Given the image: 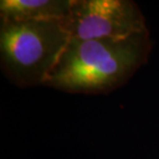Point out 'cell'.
<instances>
[{
    "label": "cell",
    "instance_id": "cell-1",
    "mask_svg": "<svg viewBox=\"0 0 159 159\" xmlns=\"http://www.w3.org/2000/svg\"><path fill=\"white\" fill-rule=\"evenodd\" d=\"M151 50L149 31L122 39H70L43 86L74 94H107L146 64Z\"/></svg>",
    "mask_w": 159,
    "mask_h": 159
},
{
    "label": "cell",
    "instance_id": "cell-2",
    "mask_svg": "<svg viewBox=\"0 0 159 159\" xmlns=\"http://www.w3.org/2000/svg\"><path fill=\"white\" fill-rule=\"evenodd\" d=\"M70 40L62 20L0 21V64L18 87L43 86Z\"/></svg>",
    "mask_w": 159,
    "mask_h": 159
},
{
    "label": "cell",
    "instance_id": "cell-3",
    "mask_svg": "<svg viewBox=\"0 0 159 159\" xmlns=\"http://www.w3.org/2000/svg\"><path fill=\"white\" fill-rule=\"evenodd\" d=\"M62 24L70 39L81 40L122 39L148 31L131 0H72Z\"/></svg>",
    "mask_w": 159,
    "mask_h": 159
},
{
    "label": "cell",
    "instance_id": "cell-4",
    "mask_svg": "<svg viewBox=\"0 0 159 159\" xmlns=\"http://www.w3.org/2000/svg\"><path fill=\"white\" fill-rule=\"evenodd\" d=\"M72 0H1L0 21L31 22L62 20Z\"/></svg>",
    "mask_w": 159,
    "mask_h": 159
}]
</instances>
